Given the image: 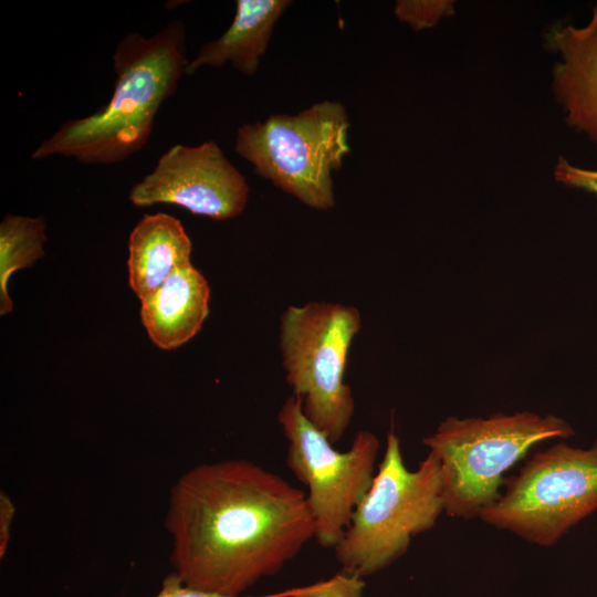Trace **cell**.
I'll list each match as a JSON object with an SVG mask.
<instances>
[{"label": "cell", "instance_id": "3957f363", "mask_svg": "<svg viewBox=\"0 0 597 597\" xmlns=\"http://www.w3.org/2000/svg\"><path fill=\"white\" fill-rule=\"evenodd\" d=\"M574 434L561 417L522 411L488 418L448 417L422 442L441 463L444 512L474 519L500 498L504 473L533 446Z\"/></svg>", "mask_w": 597, "mask_h": 597}, {"label": "cell", "instance_id": "7c38bea8", "mask_svg": "<svg viewBox=\"0 0 597 597\" xmlns=\"http://www.w3.org/2000/svg\"><path fill=\"white\" fill-rule=\"evenodd\" d=\"M291 3L289 0H238L230 27L220 38L198 50L188 63L186 75L203 66L222 67L228 63L243 75H254L277 20Z\"/></svg>", "mask_w": 597, "mask_h": 597}, {"label": "cell", "instance_id": "52a82bcc", "mask_svg": "<svg viewBox=\"0 0 597 597\" xmlns=\"http://www.w3.org/2000/svg\"><path fill=\"white\" fill-rule=\"evenodd\" d=\"M505 485L479 519L551 547L597 510V440L588 448L558 442L538 451Z\"/></svg>", "mask_w": 597, "mask_h": 597}, {"label": "cell", "instance_id": "2e32d148", "mask_svg": "<svg viewBox=\"0 0 597 597\" xmlns=\"http://www.w3.org/2000/svg\"><path fill=\"white\" fill-rule=\"evenodd\" d=\"M322 587L318 583L307 586L293 587L282 591L259 596H224L192 588L186 585L176 572L168 574L156 597H321Z\"/></svg>", "mask_w": 597, "mask_h": 597}, {"label": "cell", "instance_id": "ac0fdd59", "mask_svg": "<svg viewBox=\"0 0 597 597\" xmlns=\"http://www.w3.org/2000/svg\"><path fill=\"white\" fill-rule=\"evenodd\" d=\"M14 516V505L9 496L1 491L0 494V557L6 554L10 541V528Z\"/></svg>", "mask_w": 597, "mask_h": 597}, {"label": "cell", "instance_id": "6da1fadb", "mask_svg": "<svg viewBox=\"0 0 597 597\" xmlns=\"http://www.w3.org/2000/svg\"><path fill=\"white\" fill-rule=\"evenodd\" d=\"M170 561L196 589L242 596L314 540L306 493L243 458L196 465L172 485Z\"/></svg>", "mask_w": 597, "mask_h": 597}, {"label": "cell", "instance_id": "ba28073f", "mask_svg": "<svg viewBox=\"0 0 597 597\" xmlns=\"http://www.w3.org/2000/svg\"><path fill=\"white\" fill-rule=\"evenodd\" d=\"M277 420L287 440V469L307 488L314 540L323 548H335L373 484L379 440L359 430L346 451L336 450L304 416L294 395L282 405Z\"/></svg>", "mask_w": 597, "mask_h": 597}, {"label": "cell", "instance_id": "8fae6325", "mask_svg": "<svg viewBox=\"0 0 597 597\" xmlns=\"http://www.w3.org/2000/svg\"><path fill=\"white\" fill-rule=\"evenodd\" d=\"M210 287L192 263L178 268L140 300V320L151 342L175 349L190 341L209 314Z\"/></svg>", "mask_w": 597, "mask_h": 597}, {"label": "cell", "instance_id": "30bf717a", "mask_svg": "<svg viewBox=\"0 0 597 597\" xmlns=\"http://www.w3.org/2000/svg\"><path fill=\"white\" fill-rule=\"evenodd\" d=\"M545 42L562 57L553 67V91L566 123L597 145V3L584 27L555 24Z\"/></svg>", "mask_w": 597, "mask_h": 597}, {"label": "cell", "instance_id": "8992f818", "mask_svg": "<svg viewBox=\"0 0 597 597\" xmlns=\"http://www.w3.org/2000/svg\"><path fill=\"white\" fill-rule=\"evenodd\" d=\"M362 327L359 311L341 303L290 305L280 318L285 379L310 422L333 443L349 427L355 401L344 381L349 347Z\"/></svg>", "mask_w": 597, "mask_h": 597}, {"label": "cell", "instance_id": "277c9868", "mask_svg": "<svg viewBox=\"0 0 597 597\" xmlns=\"http://www.w3.org/2000/svg\"><path fill=\"white\" fill-rule=\"evenodd\" d=\"M444 512L442 470L429 451L415 471L404 463L390 430L373 484L334 548L344 573L370 576L402 556L411 538L430 530Z\"/></svg>", "mask_w": 597, "mask_h": 597}, {"label": "cell", "instance_id": "9a60e30c", "mask_svg": "<svg viewBox=\"0 0 597 597\" xmlns=\"http://www.w3.org/2000/svg\"><path fill=\"white\" fill-rule=\"evenodd\" d=\"M453 3L449 0H399L395 4L394 13L399 21L420 31L453 14Z\"/></svg>", "mask_w": 597, "mask_h": 597}, {"label": "cell", "instance_id": "e0dca14e", "mask_svg": "<svg viewBox=\"0 0 597 597\" xmlns=\"http://www.w3.org/2000/svg\"><path fill=\"white\" fill-rule=\"evenodd\" d=\"M556 181L568 188L579 189L597 197V169H587L572 165L559 157L555 166Z\"/></svg>", "mask_w": 597, "mask_h": 597}, {"label": "cell", "instance_id": "7a4b0ae2", "mask_svg": "<svg viewBox=\"0 0 597 597\" xmlns=\"http://www.w3.org/2000/svg\"><path fill=\"white\" fill-rule=\"evenodd\" d=\"M188 63L181 21H170L149 38L128 33L113 54L116 80L109 101L87 116L61 123L31 158L61 156L82 165L126 160L148 143L157 113L176 92Z\"/></svg>", "mask_w": 597, "mask_h": 597}, {"label": "cell", "instance_id": "5b68a950", "mask_svg": "<svg viewBox=\"0 0 597 597\" xmlns=\"http://www.w3.org/2000/svg\"><path fill=\"white\" fill-rule=\"evenodd\" d=\"M349 127L342 103L322 101L295 115L242 125L234 150L276 188L310 208L328 210L335 205L333 172L350 151Z\"/></svg>", "mask_w": 597, "mask_h": 597}, {"label": "cell", "instance_id": "9c48e42d", "mask_svg": "<svg viewBox=\"0 0 597 597\" xmlns=\"http://www.w3.org/2000/svg\"><path fill=\"white\" fill-rule=\"evenodd\" d=\"M248 197L245 177L213 140L171 146L128 195L136 207L171 203L214 220L238 217Z\"/></svg>", "mask_w": 597, "mask_h": 597}, {"label": "cell", "instance_id": "4fadbf2b", "mask_svg": "<svg viewBox=\"0 0 597 597\" xmlns=\"http://www.w3.org/2000/svg\"><path fill=\"white\" fill-rule=\"evenodd\" d=\"M127 247L128 283L139 300L191 263V240L181 222L168 213L145 214L132 230Z\"/></svg>", "mask_w": 597, "mask_h": 597}, {"label": "cell", "instance_id": "5bb4252c", "mask_svg": "<svg viewBox=\"0 0 597 597\" xmlns=\"http://www.w3.org/2000/svg\"><path fill=\"white\" fill-rule=\"evenodd\" d=\"M43 217L8 213L0 223V315L13 311L8 293L10 276L18 270L32 266L44 256L46 241Z\"/></svg>", "mask_w": 597, "mask_h": 597}]
</instances>
